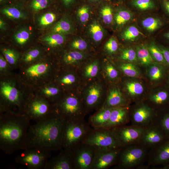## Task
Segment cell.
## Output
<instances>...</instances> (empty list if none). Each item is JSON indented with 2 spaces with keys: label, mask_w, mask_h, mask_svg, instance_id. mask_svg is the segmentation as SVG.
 I'll return each mask as SVG.
<instances>
[{
  "label": "cell",
  "mask_w": 169,
  "mask_h": 169,
  "mask_svg": "<svg viewBox=\"0 0 169 169\" xmlns=\"http://www.w3.org/2000/svg\"><path fill=\"white\" fill-rule=\"evenodd\" d=\"M64 119L53 111L48 116L30 125L26 144L28 148H35L49 152L60 150Z\"/></svg>",
  "instance_id": "6da1fadb"
},
{
  "label": "cell",
  "mask_w": 169,
  "mask_h": 169,
  "mask_svg": "<svg viewBox=\"0 0 169 169\" xmlns=\"http://www.w3.org/2000/svg\"><path fill=\"white\" fill-rule=\"evenodd\" d=\"M24 114L7 113L0 117V148L11 155L19 150L28 148L26 140L30 126Z\"/></svg>",
  "instance_id": "7a4b0ae2"
},
{
  "label": "cell",
  "mask_w": 169,
  "mask_h": 169,
  "mask_svg": "<svg viewBox=\"0 0 169 169\" xmlns=\"http://www.w3.org/2000/svg\"><path fill=\"white\" fill-rule=\"evenodd\" d=\"M91 129L84 118L64 120L61 135L62 149L72 150L83 142Z\"/></svg>",
  "instance_id": "3957f363"
},
{
  "label": "cell",
  "mask_w": 169,
  "mask_h": 169,
  "mask_svg": "<svg viewBox=\"0 0 169 169\" xmlns=\"http://www.w3.org/2000/svg\"><path fill=\"white\" fill-rule=\"evenodd\" d=\"M149 150L140 143L122 146L119 151L115 165L119 169H136L147 162Z\"/></svg>",
  "instance_id": "277c9868"
},
{
  "label": "cell",
  "mask_w": 169,
  "mask_h": 169,
  "mask_svg": "<svg viewBox=\"0 0 169 169\" xmlns=\"http://www.w3.org/2000/svg\"><path fill=\"white\" fill-rule=\"evenodd\" d=\"M55 107L54 111L64 120L83 119L87 113L82 99L75 95L65 97Z\"/></svg>",
  "instance_id": "5b68a950"
},
{
  "label": "cell",
  "mask_w": 169,
  "mask_h": 169,
  "mask_svg": "<svg viewBox=\"0 0 169 169\" xmlns=\"http://www.w3.org/2000/svg\"><path fill=\"white\" fill-rule=\"evenodd\" d=\"M82 143L95 148H118L122 146L112 130L103 127L91 129Z\"/></svg>",
  "instance_id": "8992f818"
},
{
  "label": "cell",
  "mask_w": 169,
  "mask_h": 169,
  "mask_svg": "<svg viewBox=\"0 0 169 169\" xmlns=\"http://www.w3.org/2000/svg\"><path fill=\"white\" fill-rule=\"evenodd\" d=\"M50 152L35 148H28L18 155L15 161L29 169H44L50 158Z\"/></svg>",
  "instance_id": "52a82bcc"
},
{
  "label": "cell",
  "mask_w": 169,
  "mask_h": 169,
  "mask_svg": "<svg viewBox=\"0 0 169 169\" xmlns=\"http://www.w3.org/2000/svg\"><path fill=\"white\" fill-rule=\"evenodd\" d=\"M95 148L84 143L78 145L72 150L74 169H90Z\"/></svg>",
  "instance_id": "ba28073f"
},
{
  "label": "cell",
  "mask_w": 169,
  "mask_h": 169,
  "mask_svg": "<svg viewBox=\"0 0 169 169\" xmlns=\"http://www.w3.org/2000/svg\"><path fill=\"white\" fill-rule=\"evenodd\" d=\"M148 104L140 103L129 111L130 121L132 125L143 128L153 124L156 112Z\"/></svg>",
  "instance_id": "9c48e42d"
},
{
  "label": "cell",
  "mask_w": 169,
  "mask_h": 169,
  "mask_svg": "<svg viewBox=\"0 0 169 169\" xmlns=\"http://www.w3.org/2000/svg\"><path fill=\"white\" fill-rule=\"evenodd\" d=\"M145 128L132 125L111 129L122 146L138 143Z\"/></svg>",
  "instance_id": "30bf717a"
},
{
  "label": "cell",
  "mask_w": 169,
  "mask_h": 169,
  "mask_svg": "<svg viewBox=\"0 0 169 169\" xmlns=\"http://www.w3.org/2000/svg\"><path fill=\"white\" fill-rule=\"evenodd\" d=\"M120 148H95L90 169H106L115 165Z\"/></svg>",
  "instance_id": "8fae6325"
},
{
  "label": "cell",
  "mask_w": 169,
  "mask_h": 169,
  "mask_svg": "<svg viewBox=\"0 0 169 169\" xmlns=\"http://www.w3.org/2000/svg\"><path fill=\"white\" fill-rule=\"evenodd\" d=\"M53 112L50 111V106L47 101L42 99H35L27 104L23 114L30 120L38 122L46 118Z\"/></svg>",
  "instance_id": "7c38bea8"
},
{
  "label": "cell",
  "mask_w": 169,
  "mask_h": 169,
  "mask_svg": "<svg viewBox=\"0 0 169 169\" xmlns=\"http://www.w3.org/2000/svg\"><path fill=\"white\" fill-rule=\"evenodd\" d=\"M147 162L153 167L169 163V139L149 150Z\"/></svg>",
  "instance_id": "4fadbf2b"
},
{
  "label": "cell",
  "mask_w": 169,
  "mask_h": 169,
  "mask_svg": "<svg viewBox=\"0 0 169 169\" xmlns=\"http://www.w3.org/2000/svg\"><path fill=\"white\" fill-rule=\"evenodd\" d=\"M82 99L87 113L94 109H101L105 103L101 86L97 84L91 85Z\"/></svg>",
  "instance_id": "5bb4252c"
},
{
  "label": "cell",
  "mask_w": 169,
  "mask_h": 169,
  "mask_svg": "<svg viewBox=\"0 0 169 169\" xmlns=\"http://www.w3.org/2000/svg\"><path fill=\"white\" fill-rule=\"evenodd\" d=\"M167 139L160 129L152 124L145 128L139 143L150 150Z\"/></svg>",
  "instance_id": "9a60e30c"
},
{
  "label": "cell",
  "mask_w": 169,
  "mask_h": 169,
  "mask_svg": "<svg viewBox=\"0 0 169 169\" xmlns=\"http://www.w3.org/2000/svg\"><path fill=\"white\" fill-rule=\"evenodd\" d=\"M45 169H74L72 150L62 149L59 154L49 159Z\"/></svg>",
  "instance_id": "2e32d148"
},
{
  "label": "cell",
  "mask_w": 169,
  "mask_h": 169,
  "mask_svg": "<svg viewBox=\"0 0 169 169\" xmlns=\"http://www.w3.org/2000/svg\"><path fill=\"white\" fill-rule=\"evenodd\" d=\"M128 108L127 106L113 108L109 120L102 127L111 129L129 123L130 121Z\"/></svg>",
  "instance_id": "e0dca14e"
},
{
  "label": "cell",
  "mask_w": 169,
  "mask_h": 169,
  "mask_svg": "<svg viewBox=\"0 0 169 169\" xmlns=\"http://www.w3.org/2000/svg\"><path fill=\"white\" fill-rule=\"evenodd\" d=\"M1 92L6 107L16 106L19 108L21 107L22 100L19 93L17 89L11 84L6 82L3 83L1 85Z\"/></svg>",
  "instance_id": "ac0fdd59"
},
{
  "label": "cell",
  "mask_w": 169,
  "mask_h": 169,
  "mask_svg": "<svg viewBox=\"0 0 169 169\" xmlns=\"http://www.w3.org/2000/svg\"><path fill=\"white\" fill-rule=\"evenodd\" d=\"M113 108L102 107L90 117L88 123L93 128L102 127L109 120Z\"/></svg>",
  "instance_id": "d6986e66"
},
{
  "label": "cell",
  "mask_w": 169,
  "mask_h": 169,
  "mask_svg": "<svg viewBox=\"0 0 169 169\" xmlns=\"http://www.w3.org/2000/svg\"><path fill=\"white\" fill-rule=\"evenodd\" d=\"M127 104L126 100L120 90L114 88L110 91L102 107L113 108L126 106Z\"/></svg>",
  "instance_id": "ffe728a7"
},
{
  "label": "cell",
  "mask_w": 169,
  "mask_h": 169,
  "mask_svg": "<svg viewBox=\"0 0 169 169\" xmlns=\"http://www.w3.org/2000/svg\"><path fill=\"white\" fill-rule=\"evenodd\" d=\"M157 112L152 124L158 127L169 139V109Z\"/></svg>",
  "instance_id": "44dd1931"
},
{
  "label": "cell",
  "mask_w": 169,
  "mask_h": 169,
  "mask_svg": "<svg viewBox=\"0 0 169 169\" xmlns=\"http://www.w3.org/2000/svg\"><path fill=\"white\" fill-rule=\"evenodd\" d=\"M150 102L156 107H163L169 103V92L163 90L149 97Z\"/></svg>",
  "instance_id": "7402d4cb"
},
{
  "label": "cell",
  "mask_w": 169,
  "mask_h": 169,
  "mask_svg": "<svg viewBox=\"0 0 169 169\" xmlns=\"http://www.w3.org/2000/svg\"><path fill=\"white\" fill-rule=\"evenodd\" d=\"M137 58L142 65L147 66L152 62V58L148 49L143 45L136 47Z\"/></svg>",
  "instance_id": "603a6c76"
},
{
  "label": "cell",
  "mask_w": 169,
  "mask_h": 169,
  "mask_svg": "<svg viewBox=\"0 0 169 169\" xmlns=\"http://www.w3.org/2000/svg\"><path fill=\"white\" fill-rule=\"evenodd\" d=\"M163 21L160 19L148 17L142 21L143 27L147 31L152 32L161 28L163 25Z\"/></svg>",
  "instance_id": "cb8c5ba5"
},
{
  "label": "cell",
  "mask_w": 169,
  "mask_h": 169,
  "mask_svg": "<svg viewBox=\"0 0 169 169\" xmlns=\"http://www.w3.org/2000/svg\"><path fill=\"white\" fill-rule=\"evenodd\" d=\"M165 65H154L151 66L149 70V75L151 79L159 80L163 78L166 73V67Z\"/></svg>",
  "instance_id": "d4e9b609"
},
{
  "label": "cell",
  "mask_w": 169,
  "mask_h": 169,
  "mask_svg": "<svg viewBox=\"0 0 169 169\" xmlns=\"http://www.w3.org/2000/svg\"><path fill=\"white\" fill-rule=\"evenodd\" d=\"M48 69V66L44 63H38L28 67L26 72L29 76L36 77L45 73Z\"/></svg>",
  "instance_id": "484cf974"
},
{
  "label": "cell",
  "mask_w": 169,
  "mask_h": 169,
  "mask_svg": "<svg viewBox=\"0 0 169 169\" xmlns=\"http://www.w3.org/2000/svg\"><path fill=\"white\" fill-rule=\"evenodd\" d=\"M148 49L153 59L160 64L168 67L162 53L159 47L154 44H151L148 46Z\"/></svg>",
  "instance_id": "4316f807"
},
{
  "label": "cell",
  "mask_w": 169,
  "mask_h": 169,
  "mask_svg": "<svg viewBox=\"0 0 169 169\" xmlns=\"http://www.w3.org/2000/svg\"><path fill=\"white\" fill-rule=\"evenodd\" d=\"M43 40L51 47H56L62 44L64 42L65 38L63 34L54 33L45 37Z\"/></svg>",
  "instance_id": "83f0119b"
},
{
  "label": "cell",
  "mask_w": 169,
  "mask_h": 169,
  "mask_svg": "<svg viewBox=\"0 0 169 169\" xmlns=\"http://www.w3.org/2000/svg\"><path fill=\"white\" fill-rule=\"evenodd\" d=\"M1 13L9 18L18 19L24 17L23 13L18 8L14 7H7L1 10Z\"/></svg>",
  "instance_id": "f1b7e54d"
},
{
  "label": "cell",
  "mask_w": 169,
  "mask_h": 169,
  "mask_svg": "<svg viewBox=\"0 0 169 169\" xmlns=\"http://www.w3.org/2000/svg\"><path fill=\"white\" fill-rule=\"evenodd\" d=\"M71 29V26L68 20L62 19L59 21L54 26L52 31L54 33L61 34L69 33Z\"/></svg>",
  "instance_id": "f546056e"
},
{
  "label": "cell",
  "mask_w": 169,
  "mask_h": 169,
  "mask_svg": "<svg viewBox=\"0 0 169 169\" xmlns=\"http://www.w3.org/2000/svg\"><path fill=\"white\" fill-rule=\"evenodd\" d=\"M126 88L129 94L135 96L141 95L143 92V86L140 83L136 82H130L126 84Z\"/></svg>",
  "instance_id": "4dcf8cb0"
},
{
  "label": "cell",
  "mask_w": 169,
  "mask_h": 169,
  "mask_svg": "<svg viewBox=\"0 0 169 169\" xmlns=\"http://www.w3.org/2000/svg\"><path fill=\"white\" fill-rule=\"evenodd\" d=\"M120 69L126 75L131 77L138 76L139 73L136 67L131 63H124L121 65Z\"/></svg>",
  "instance_id": "1f68e13d"
},
{
  "label": "cell",
  "mask_w": 169,
  "mask_h": 169,
  "mask_svg": "<svg viewBox=\"0 0 169 169\" xmlns=\"http://www.w3.org/2000/svg\"><path fill=\"white\" fill-rule=\"evenodd\" d=\"M83 57V54L81 53L74 51L66 53L63 60L66 64H71L81 60Z\"/></svg>",
  "instance_id": "d6a6232c"
},
{
  "label": "cell",
  "mask_w": 169,
  "mask_h": 169,
  "mask_svg": "<svg viewBox=\"0 0 169 169\" xmlns=\"http://www.w3.org/2000/svg\"><path fill=\"white\" fill-rule=\"evenodd\" d=\"M131 17V13L128 11L121 10L116 13L115 16V22L118 25H123L128 22Z\"/></svg>",
  "instance_id": "836d02e7"
},
{
  "label": "cell",
  "mask_w": 169,
  "mask_h": 169,
  "mask_svg": "<svg viewBox=\"0 0 169 169\" xmlns=\"http://www.w3.org/2000/svg\"><path fill=\"white\" fill-rule=\"evenodd\" d=\"M141 34V32L136 27L131 26L124 31L122 36L125 40H133Z\"/></svg>",
  "instance_id": "e575fe53"
},
{
  "label": "cell",
  "mask_w": 169,
  "mask_h": 169,
  "mask_svg": "<svg viewBox=\"0 0 169 169\" xmlns=\"http://www.w3.org/2000/svg\"><path fill=\"white\" fill-rule=\"evenodd\" d=\"M2 52L6 60L11 64H15L19 57L18 53L11 49H3Z\"/></svg>",
  "instance_id": "d590c367"
},
{
  "label": "cell",
  "mask_w": 169,
  "mask_h": 169,
  "mask_svg": "<svg viewBox=\"0 0 169 169\" xmlns=\"http://www.w3.org/2000/svg\"><path fill=\"white\" fill-rule=\"evenodd\" d=\"M132 4L135 7L141 10L152 9L155 7L152 0H133Z\"/></svg>",
  "instance_id": "8d00e7d4"
},
{
  "label": "cell",
  "mask_w": 169,
  "mask_h": 169,
  "mask_svg": "<svg viewBox=\"0 0 169 169\" xmlns=\"http://www.w3.org/2000/svg\"><path fill=\"white\" fill-rule=\"evenodd\" d=\"M99 70V64L97 61L94 62L87 65L84 70V74L87 78H90L95 77Z\"/></svg>",
  "instance_id": "74e56055"
},
{
  "label": "cell",
  "mask_w": 169,
  "mask_h": 169,
  "mask_svg": "<svg viewBox=\"0 0 169 169\" xmlns=\"http://www.w3.org/2000/svg\"><path fill=\"white\" fill-rule=\"evenodd\" d=\"M90 30L93 39L95 41H100L103 37V32L100 26L96 23L91 24Z\"/></svg>",
  "instance_id": "f35d334b"
},
{
  "label": "cell",
  "mask_w": 169,
  "mask_h": 169,
  "mask_svg": "<svg viewBox=\"0 0 169 169\" xmlns=\"http://www.w3.org/2000/svg\"><path fill=\"white\" fill-rule=\"evenodd\" d=\"M30 34L27 30L21 29L14 35V38L16 42L20 45L25 44L29 39Z\"/></svg>",
  "instance_id": "ab89813d"
},
{
  "label": "cell",
  "mask_w": 169,
  "mask_h": 169,
  "mask_svg": "<svg viewBox=\"0 0 169 169\" xmlns=\"http://www.w3.org/2000/svg\"><path fill=\"white\" fill-rule=\"evenodd\" d=\"M120 58L122 60L130 62L136 61L137 59L136 52L131 48H128L123 50Z\"/></svg>",
  "instance_id": "60d3db41"
},
{
  "label": "cell",
  "mask_w": 169,
  "mask_h": 169,
  "mask_svg": "<svg viewBox=\"0 0 169 169\" xmlns=\"http://www.w3.org/2000/svg\"><path fill=\"white\" fill-rule=\"evenodd\" d=\"M56 15L52 12L46 13L42 15L39 19V23L43 26L48 25L53 23L55 20Z\"/></svg>",
  "instance_id": "b9f144b4"
},
{
  "label": "cell",
  "mask_w": 169,
  "mask_h": 169,
  "mask_svg": "<svg viewBox=\"0 0 169 169\" xmlns=\"http://www.w3.org/2000/svg\"><path fill=\"white\" fill-rule=\"evenodd\" d=\"M103 22L106 24L110 23L113 19L112 11L110 7L106 6L103 8L101 11Z\"/></svg>",
  "instance_id": "7bdbcfd3"
},
{
  "label": "cell",
  "mask_w": 169,
  "mask_h": 169,
  "mask_svg": "<svg viewBox=\"0 0 169 169\" xmlns=\"http://www.w3.org/2000/svg\"><path fill=\"white\" fill-rule=\"evenodd\" d=\"M49 2V0H33L31 7L33 10L37 12L45 8Z\"/></svg>",
  "instance_id": "ee69618b"
},
{
  "label": "cell",
  "mask_w": 169,
  "mask_h": 169,
  "mask_svg": "<svg viewBox=\"0 0 169 169\" xmlns=\"http://www.w3.org/2000/svg\"><path fill=\"white\" fill-rule=\"evenodd\" d=\"M105 48L110 53H114L118 48V44L116 40L113 37L110 38L106 43Z\"/></svg>",
  "instance_id": "f6af8a7d"
},
{
  "label": "cell",
  "mask_w": 169,
  "mask_h": 169,
  "mask_svg": "<svg viewBox=\"0 0 169 169\" xmlns=\"http://www.w3.org/2000/svg\"><path fill=\"white\" fill-rule=\"evenodd\" d=\"M78 15L81 22L84 23L86 22L89 16V8L85 6L80 8L78 11Z\"/></svg>",
  "instance_id": "bcb514c9"
},
{
  "label": "cell",
  "mask_w": 169,
  "mask_h": 169,
  "mask_svg": "<svg viewBox=\"0 0 169 169\" xmlns=\"http://www.w3.org/2000/svg\"><path fill=\"white\" fill-rule=\"evenodd\" d=\"M40 51L37 49H33L28 52L24 55L23 60L26 63L30 62L36 58L39 55Z\"/></svg>",
  "instance_id": "7dc6e473"
},
{
  "label": "cell",
  "mask_w": 169,
  "mask_h": 169,
  "mask_svg": "<svg viewBox=\"0 0 169 169\" xmlns=\"http://www.w3.org/2000/svg\"><path fill=\"white\" fill-rule=\"evenodd\" d=\"M71 46L74 49L82 50L87 48V44L84 40L79 39L74 41L71 44Z\"/></svg>",
  "instance_id": "c3c4849f"
},
{
  "label": "cell",
  "mask_w": 169,
  "mask_h": 169,
  "mask_svg": "<svg viewBox=\"0 0 169 169\" xmlns=\"http://www.w3.org/2000/svg\"><path fill=\"white\" fill-rule=\"evenodd\" d=\"M105 70L108 76L110 79H115L118 75L117 71L111 64H107L105 66Z\"/></svg>",
  "instance_id": "681fc988"
},
{
  "label": "cell",
  "mask_w": 169,
  "mask_h": 169,
  "mask_svg": "<svg viewBox=\"0 0 169 169\" xmlns=\"http://www.w3.org/2000/svg\"><path fill=\"white\" fill-rule=\"evenodd\" d=\"M76 80L75 76L69 74L64 76L61 79V83L65 85H70L74 83Z\"/></svg>",
  "instance_id": "f907efd6"
},
{
  "label": "cell",
  "mask_w": 169,
  "mask_h": 169,
  "mask_svg": "<svg viewBox=\"0 0 169 169\" xmlns=\"http://www.w3.org/2000/svg\"><path fill=\"white\" fill-rule=\"evenodd\" d=\"M44 95L48 97L55 96L59 93V89L55 87H50L45 88L43 90Z\"/></svg>",
  "instance_id": "816d5d0a"
},
{
  "label": "cell",
  "mask_w": 169,
  "mask_h": 169,
  "mask_svg": "<svg viewBox=\"0 0 169 169\" xmlns=\"http://www.w3.org/2000/svg\"><path fill=\"white\" fill-rule=\"evenodd\" d=\"M159 48L161 51L165 59L169 68V48L161 46Z\"/></svg>",
  "instance_id": "f5cc1de1"
},
{
  "label": "cell",
  "mask_w": 169,
  "mask_h": 169,
  "mask_svg": "<svg viewBox=\"0 0 169 169\" xmlns=\"http://www.w3.org/2000/svg\"><path fill=\"white\" fill-rule=\"evenodd\" d=\"M162 4L165 11L169 15V0H162Z\"/></svg>",
  "instance_id": "db71d44e"
},
{
  "label": "cell",
  "mask_w": 169,
  "mask_h": 169,
  "mask_svg": "<svg viewBox=\"0 0 169 169\" xmlns=\"http://www.w3.org/2000/svg\"><path fill=\"white\" fill-rule=\"evenodd\" d=\"M7 66V63L6 60L3 56L0 55V70H2L5 69Z\"/></svg>",
  "instance_id": "11a10c76"
},
{
  "label": "cell",
  "mask_w": 169,
  "mask_h": 169,
  "mask_svg": "<svg viewBox=\"0 0 169 169\" xmlns=\"http://www.w3.org/2000/svg\"><path fill=\"white\" fill-rule=\"evenodd\" d=\"M162 166L160 167H153L152 169H169V163L162 165Z\"/></svg>",
  "instance_id": "9f6ffc18"
},
{
  "label": "cell",
  "mask_w": 169,
  "mask_h": 169,
  "mask_svg": "<svg viewBox=\"0 0 169 169\" xmlns=\"http://www.w3.org/2000/svg\"><path fill=\"white\" fill-rule=\"evenodd\" d=\"M5 27V24L4 21L1 19H0V28L2 29H4Z\"/></svg>",
  "instance_id": "6f0895ef"
},
{
  "label": "cell",
  "mask_w": 169,
  "mask_h": 169,
  "mask_svg": "<svg viewBox=\"0 0 169 169\" xmlns=\"http://www.w3.org/2000/svg\"><path fill=\"white\" fill-rule=\"evenodd\" d=\"M64 3L66 5H68L73 0H62Z\"/></svg>",
  "instance_id": "680465c9"
},
{
  "label": "cell",
  "mask_w": 169,
  "mask_h": 169,
  "mask_svg": "<svg viewBox=\"0 0 169 169\" xmlns=\"http://www.w3.org/2000/svg\"><path fill=\"white\" fill-rule=\"evenodd\" d=\"M164 37L169 41V31L164 33Z\"/></svg>",
  "instance_id": "91938a15"
},
{
  "label": "cell",
  "mask_w": 169,
  "mask_h": 169,
  "mask_svg": "<svg viewBox=\"0 0 169 169\" xmlns=\"http://www.w3.org/2000/svg\"><path fill=\"white\" fill-rule=\"evenodd\" d=\"M167 78V82H168V84L169 85V74H168Z\"/></svg>",
  "instance_id": "94428289"
},
{
  "label": "cell",
  "mask_w": 169,
  "mask_h": 169,
  "mask_svg": "<svg viewBox=\"0 0 169 169\" xmlns=\"http://www.w3.org/2000/svg\"><path fill=\"white\" fill-rule=\"evenodd\" d=\"M4 0H0V2L1 3L4 1Z\"/></svg>",
  "instance_id": "6125c7cd"
},
{
  "label": "cell",
  "mask_w": 169,
  "mask_h": 169,
  "mask_svg": "<svg viewBox=\"0 0 169 169\" xmlns=\"http://www.w3.org/2000/svg\"><path fill=\"white\" fill-rule=\"evenodd\" d=\"M91 1H96V0H91Z\"/></svg>",
  "instance_id": "be15d7a7"
}]
</instances>
